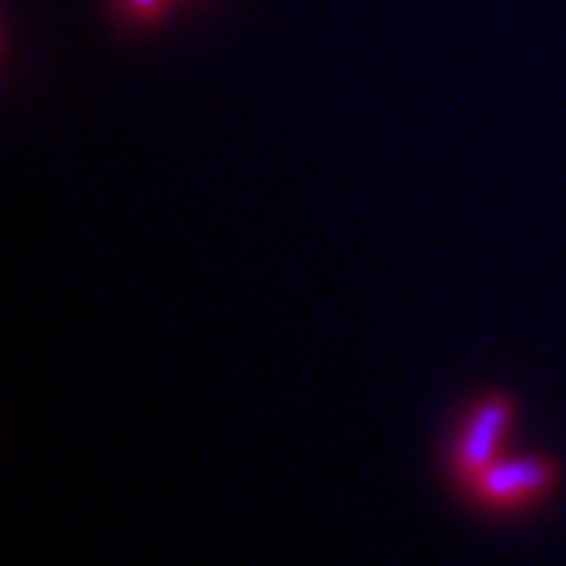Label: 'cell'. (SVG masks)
Masks as SVG:
<instances>
[{
	"mask_svg": "<svg viewBox=\"0 0 566 566\" xmlns=\"http://www.w3.org/2000/svg\"><path fill=\"white\" fill-rule=\"evenodd\" d=\"M515 413L518 407L509 392H484L471 402L451 443V471L461 484L505 458V440L512 433Z\"/></svg>",
	"mask_w": 566,
	"mask_h": 566,
	"instance_id": "1",
	"label": "cell"
},
{
	"mask_svg": "<svg viewBox=\"0 0 566 566\" xmlns=\"http://www.w3.org/2000/svg\"><path fill=\"white\" fill-rule=\"evenodd\" d=\"M559 484V464L549 454H518V458H499L484 468L478 478H471L464 489L474 502L484 509H525L543 502Z\"/></svg>",
	"mask_w": 566,
	"mask_h": 566,
	"instance_id": "2",
	"label": "cell"
},
{
	"mask_svg": "<svg viewBox=\"0 0 566 566\" xmlns=\"http://www.w3.org/2000/svg\"><path fill=\"white\" fill-rule=\"evenodd\" d=\"M175 0H109V14L130 28V31H150L171 14Z\"/></svg>",
	"mask_w": 566,
	"mask_h": 566,
	"instance_id": "3",
	"label": "cell"
}]
</instances>
